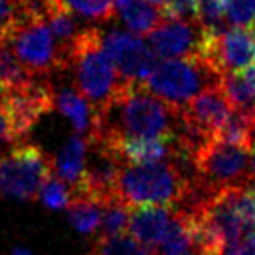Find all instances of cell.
I'll return each instance as SVG.
<instances>
[{
	"mask_svg": "<svg viewBox=\"0 0 255 255\" xmlns=\"http://www.w3.org/2000/svg\"><path fill=\"white\" fill-rule=\"evenodd\" d=\"M4 93H5V89L2 88V84H0V95H4Z\"/></svg>",
	"mask_w": 255,
	"mask_h": 255,
	"instance_id": "cell-31",
	"label": "cell"
},
{
	"mask_svg": "<svg viewBox=\"0 0 255 255\" xmlns=\"http://www.w3.org/2000/svg\"><path fill=\"white\" fill-rule=\"evenodd\" d=\"M194 187V175L175 159L149 164H124L117 180V198L129 208L173 206L184 208Z\"/></svg>",
	"mask_w": 255,
	"mask_h": 255,
	"instance_id": "cell-2",
	"label": "cell"
},
{
	"mask_svg": "<svg viewBox=\"0 0 255 255\" xmlns=\"http://www.w3.org/2000/svg\"><path fill=\"white\" fill-rule=\"evenodd\" d=\"M53 173V159L37 143L19 142L0 156V194L33 201Z\"/></svg>",
	"mask_w": 255,
	"mask_h": 255,
	"instance_id": "cell-6",
	"label": "cell"
},
{
	"mask_svg": "<svg viewBox=\"0 0 255 255\" xmlns=\"http://www.w3.org/2000/svg\"><path fill=\"white\" fill-rule=\"evenodd\" d=\"M33 79L35 77L19 61V58L11 49V46H7V44L0 46V84L5 91L25 88Z\"/></svg>",
	"mask_w": 255,
	"mask_h": 255,
	"instance_id": "cell-18",
	"label": "cell"
},
{
	"mask_svg": "<svg viewBox=\"0 0 255 255\" xmlns=\"http://www.w3.org/2000/svg\"><path fill=\"white\" fill-rule=\"evenodd\" d=\"M4 95H0V140L12 142V124H11L9 112H7V107H5V102H4Z\"/></svg>",
	"mask_w": 255,
	"mask_h": 255,
	"instance_id": "cell-27",
	"label": "cell"
},
{
	"mask_svg": "<svg viewBox=\"0 0 255 255\" xmlns=\"http://www.w3.org/2000/svg\"><path fill=\"white\" fill-rule=\"evenodd\" d=\"M248 74V77L252 79V81H254V84H255V65L252 68H248V70H245Z\"/></svg>",
	"mask_w": 255,
	"mask_h": 255,
	"instance_id": "cell-30",
	"label": "cell"
},
{
	"mask_svg": "<svg viewBox=\"0 0 255 255\" xmlns=\"http://www.w3.org/2000/svg\"><path fill=\"white\" fill-rule=\"evenodd\" d=\"M40 199L44 201V205L51 210H61L67 208L68 203L72 199V191L56 173H53L46 180V184L42 185L40 191Z\"/></svg>",
	"mask_w": 255,
	"mask_h": 255,
	"instance_id": "cell-22",
	"label": "cell"
},
{
	"mask_svg": "<svg viewBox=\"0 0 255 255\" xmlns=\"http://www.w3.org/2000/svg\"><path fill=\"white\" fill-rule=\"evenodd\" d=\"M220 79L222 74L203 58H177L157 61L143 86L182 109L205 89L219 86Z\"/></svg>",
	"mask_w": 255,
	"mask_h": 255,
	"instance_id": "cell-5",
	"label": "cell"
},
{
	"mask_svg": "<svg viewBox=\"0 0 255 255\" xmlns=\"http://www.w3.org/2000/svg\"><path fill=\"white\" fill-rule=\"evenodd\" d=\"M103 46L124 84H143L157 63L149 44L129 32L112 30L103 33Z\"/></svg>",
	"mask_w": 255,
	"mask_h": 255,
	"instance_id": "cell-10",
	"label": "cell"
},
{
	"mask_svg": "<svg viewBox=\"0 0 255 255\" xmlns=\"http://www.w3.org/2000/svg\"><path fill=\"white\" fill-rule=\"evenodd\" d=\"M222 255H255V238L245 236L236 243H231L224 248Z\"/></svg>",
	"mask_w": 255,
	"mask_h": 255,
	"instance_id": "cell-26",
	"label": "cell"
},
{
	"mask_svg": "<svg viewBox=\"0 0 255 255\" xmlns=\"http://www.w3.org/2000/svg\"><path fill=\"white\" fill-rule=\"evenodd\" d=\"M206 61L222 75L248 70L255 65V33L241 26L217 28Z\"/></svg>",
	"mask_w": 255,
	"mask_h": 255,
	"instance_id": "cell-11",
	"label": "cell"
},
{
	"mask_svg": "<svg viewBox=\"0 0 255 255\" xmlns=\"http://www.w3.org/2000/svg\"><path fill=\"white\" fill-rule=\"evenodd\" d=\"M152 252L154 255H201L196 240L192 212L175 208L163 241Z\"/></svg>",
	"mask_w": 255,
	"mask_h": 255,
	"instance_id": "cell-13",
	"label": "cell"
},
{
	"mask_svg": "<svg viewBox=\"0 0 255 255\" xmlns=\"http://www.w3.org/2000/svg\"><path fill=\"white\" fill-rule=\"evenodd\" d=\"M60 2L72 12L86 19L107 23L116 18V9H114L116 0H60Z\"/></svg>",
	"mask_w": 255,
	"mask_h": 255,
	"instance_id": "cell-21",
	"label": "cell"
},
{
	"mask_svg": "<svg viewBox=\"0 0 255 255\" xmlns=\"http://www.w3.org/2000/svg\"><path fill=\"white\" fill-rule=\"evenodd\" d=\"M89 150V138L84 135H72L63 145L61 152L53 159L54 173L74 191L81 184L82 177L86 173V159H88Z\"/></svg>",
	"mask_w": 255,
	"mask_h": 255,
	"instance_id": "cell-14",
	"label": "cell"
},
{
	"mask_svg": "<svg viewBox=\"0 0 255 255\" xmlns=\"http://www.w3.org/2000/svg\"><path fill=\"white\" fill-rule=\"evenodd\" d=\"M12 124V142H23L40 117L54 107V88L47 77H35L25 88L4 95Z\"/></svg>",
	"mask_w": 255,
	"mask_h": 255,
	"instance_id": "cell-8",
	"label": "cell"
},
{
	"mask_svg": "<svg viewBox=\"0 0 255 255\" xmlns=\"http://www.w3.org/2000/svg\"><path fill=\"white\" fill-rule=\"evenodd\" d=\"M231 26L252 28L255 23V0H231L224 14Z\"/></svg>",
	"mask_w": 255,
	"mask_h": 255,
	"instance_id": "cell-23",
	"label": "cell"
},
{
	"mask_svg": "<svg viewBox=\"0 0 255 255\" xmlns=\"http://www.w3.org/2000/svg\"><path fill=\"white\" fill-rule=\"evenodd\" d=\"M93 250L100 255H154V252L129 233L112 238H96Z\"/></svg>",
	"mask_w": 255,
	"mask_h": 255,
	"instance_id": "cell-20",
	"label": "cell"
},
{
	"mask_svg": "<svg viewBox=\"0 0 255 255\" xmlns=\"http://www.w3.org/2000/svg\"><path fill=\"white\" fill-rule=\"evenodd\" d=\"M231 0H199L203 23L208 26H222L224 14Z\"/></svg>",
	"mask_w": 255,
	"mask_h": 255,
	"instance_id": "cell-25",
	"label": "cell"
},
{
	"mask_svg": "<svg viewBox=\"0 0 255 255\" xmlns=\"http://www.w3.org/2000/svg\"><path fill=\"white\" fill-rule=\"evenodd\" d=\"M161 12H163V16L168 19L203 23L199 0H170L168 5Z\"/></svg>",
	"mask_w": 255,
	"mask_h": 255,
	"instance_id": "cell-24",
	"label": "cell"
},
{
	"mask_svg": "<svg viewBox=\"0 0 255 255\" xmlns=\"http://www.w3.org/2000/svg\"><path fill=\"white\" fill-rule=\"evenodd\" d=\"M194 184L206 196L226 187L255 184L252 149L212 138L192 154Z\"/></svg>",
	"mask_w": 255,
	"mask_h": 255,
	"instance_id": "cell-4",
	"label": "cell"
},
{
	"mask_svg": "<svg viewBox=\"0 0 255 255\" xmlns=\"http://www.w3.org/2000/svg\"><path fill=\"white\" fill-rule=\"evenodd\" d=\"M114 9L116 18L124 21L128 28L140 37H149L164 21L161 9L152 5L149 0H116Z\"/></svg>",
	"mask_w": 255,
	"mask_h": 255,
	"instance_id": "cell-16",
	"label": "cell"
},
{
	"mask_svg": "<svg viewBox=\"0 0 255 255\" xmlns=\"http://www.w3.org/2000/svg\"><path fill=\"white\" fill-rule=\"evenodd\" d=\"M54 107L70 121L79 135L88 138L91 136L96 114L88 100L74 86H61L60 89H54Z\"/></svg>",
	"mask_w": 255,
	"mask_h": 255,
	"instance_id": "cell-15",
	"label": "cell"
},
{
	"mask_svg": "<svg viewBox=\"0 0 255 255\" xmlns=\"http://www.w3.org/2000/svg\"><path fill=\"white\" fill-rule=\"evenodd\" d=\"M88 255H100V254H96V252L95 250H91V252H89V254Z\"/></svg>",
	"mask_w": 255,
	"mask_h": 255,
	"instance_id": "cell-32",
	"label": "cell"
},
{
	"mask_svg": "<svg viewBox=\"0 0 255 255\" xmlns=\"http://www.w3.org/2000/svg\"><path fill=\"white\" fill-rule=\"evenodd\" d=\"M70 224L81 234H96L102 220V205L88 196H72L67 206Z\"/></svg>",
	"mask_w": 255,
	"mask_h": 255,
	"instance_id": "cell-17",
	"label": "cell"
},
{
	"mask_svg": "<svg viewBox=\"0 0 255 255\" xmlns=\"http://www.w3.org/2000/svg\"><path fill=\"white\" fill-rule=\"evenodd\" d=\"M182 109L143 84H123L116 98L95 116L89 147L107 150L126 138H177Z\"/></svg>",
	"mask_w": 255,
	"mask_h": 255,
	"instance_id": "cell-1",
	"label": "cell"
},
{
	"mask_svg": "<svg viewBox=\"0 0 255 255\" xmlns=\"http://www.w3.org/2000/svg\"><path fill=\"white\" fill-rule=\"evenodd\" d=\"M72 86L84 96L95 114L102 112L124 84L103 46L102 30L82 28L67 53Z\"/></svg>",
	"mask_w": 255,
	"mask_h": 255,
	"instance_id": "cell-3",
	"label": "cell"
},
{
	"mask_svg": "<svg viewBox=\"0 0 255 255\" xmlns=\"http://www.w3.org/2000/svg\"><path fill=\"white\" fill-rule=\"evenodd\" d=\"M210 28L205 23L168 19L149 35V46L161 60L205 58L210 40Z\"/></svg>",
	"mask_w": 255,
	"mask_h": 255,
	"instance_id": "cell-9",
	"label": "cell"
},
{
	"mask_svg": "<svg viewBox=\"0 0 255 255\" xmlns=\"http://www.w3.org/2000/svg\"><path fill=\"white\" fill-rule=\"evenodd\" d=\"M254 150H255V142H254Z\"/></svg>",
	"mask_w": 255,
	"mask_h": 255,
	"instance_id": "cell-33",
	"label": "cell"
},
{
	"mask_svg": "<svg viewBox=\"0 0 255 255\" xmlns=\"http://www.w3.org/2000/svg\"><path fill=\"white\" fill-rule=\"evenodd\" d=\"M131 208L126 206L119 198H112L102 205V220L96 238H112L126 233L129 226Z\"/></svg>",
	"mask_w": 255,
	"mask_h": 255,
	"instance_id": "cell-19",
	"label": "cell"
},
{
	"mask_svg": "<svg viewBox=\"0 0 255 255\" xmlns=\"http://www.w3.org/2000/svg\"><path fill=\"white\" fill-rule=\"evenodd\" d=\"M149 2L152 5H156L157 9H161V11H163V9L168 5V2H170V0H149Z\"/></svg>",
	"mask_w": 255,
	"mask_h": 255,
	"instance_id": "cell-29",
	"label": "cell"
},
{
	"mask_svg": "<svg viewBox=\"0 0 255 255\" xmlns=\"http://www.w3.org/2000/svg\"><path fill=\"white\" fill-rule=\"evenodd\" d=\"M12 255H32V252L25 247H16L14 250H12Z\"/></svg>",
	"mask_w": 255,
	"mask_h": 255,
	"instance_id": "cell-28",
	"label": "cell"
},
{
	"mask_svg": "<svg viewBox=\"0 0 255 255\" xmlns=\"http://www.w3.org/2000/svg\"><path fill=\"white\" fill-rule=\"evenodd\" d=\"M5 44L11 46L33 77H49L54 72L65 74V54L44 18L32 16L28 12L23 14L16 21Z\"/></svg>",
	"mask_w": 255,
	"mask_h": 255,
	"instance_id": "cell-7",
	"label": "cell"
},
{
	"mask_svg": "<svg viewBox=\"0 0 255 255\" xmlns=\"http://www.w3.org/2000/svg\"><path fill=\"white\" fill-rule=\"evenodd\" d=\"M173 212V206H135L129 213L128 233L154 250L163 241Z\"/></svg>",
	"mask_w": 255,
	"mask_h": 255,
	"instance_id": "cell-12",
	"label": "cell"
}]
</instances>
